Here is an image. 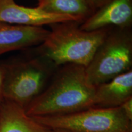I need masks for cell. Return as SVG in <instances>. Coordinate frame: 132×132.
Masks as SVG:
<instances>
[{
	"label": "cell",
	"instance_id": "6da1fadb",
	"mask_svg": "<svg viewBox=\"0 0 132 132\" xmlns=\"http://www.w3.org/2000/svg\"><path fill=\"white\" fill-rule=\"evenodd\" d=\"M95 89L87 80L85 67L75 64L59 66L44 91L24 110L31 117L82 111L93 107Z\"/></svg>",
	"mask_w": 132,
	"mask_h": 132
},
{
	"label": "cell",
	"instance_id": "7a4b0ae2",
	"mask_svg": "<svg viewBox=\"0 0 132 132\" xmlns=\"http://www.w3.org/2000/svg\"><path fill=\"white\" fill-rule=\"evenodd\" d=\"M80 24L72 21L50 25L51 30L36 51L57 67L75 64L86 67L110 28L86 31Z\"/></svg>",
	"mask_w": 132,
	"mask_h": 132
},
{
	"label": "cell",
	"instance_id": "3957f363",
	"mask_svg": "<svg viewBox=\"0 0 132 132\" xmlns=\"http://www.w3.org/2000/svg\"><path fill=\"white\" fill-rule=\"evenodd\" d=\"M3 64L5 69L3 99L24 110L44 91L58 67L36 51L31 56Z\"/></svg>",
	"mask_w": 132,
	"mask_h": 132
},
{
	"label": "cell",
	"instance_id": "277c9868",
	"mask_svg": "<svg viewBox=\"0 0 132 132\" xmlns=\"http://www.w3.org/2000/svg\"><path fill=\"white\" fill-rule=\"evenodd\" d=\"M131 70V28H110L85 67L87 80L95 87Z\"/></svg>",
	"mask_w": 132,
	"mask_h": 132
},
{
	"label": "cell",
	"instance_id": "5b68a950",
	"mask_svg": "<svg viewBox=\"0 0 132 132\" xmlns=\"http://www.w3.org/2000/svg\"><path fill=\"white\" fill-rule=\"evenodd\" d=\"M32 118L48 129L72 132H132V122L126 118L120 106L91 107L68 114Z\"/></svg>",
	"mask_w": 132,
	"mask_h": 132
},
{
	"label": "cell",
	"instance_id": "8992f818",
	"mask_svg": "<svg viewBox=\"0 0 132 132\" xmlns=\"http://www.w3.org/2000/svg\"><path fill=\"white\" fill-rule=\"evenodd\" d=\"M132 25V0H110L95 11L80 28L93 31L109 28H128Z\"/></svg>",
	"mask_w": 132,
	"mask_h": 132
},
{
	"label": "cell",
	"instance_id": "52a82bcc",
	"mask_svg": "<svg viewBox=\"0 0 132 132\" xmlns=\"http://www.w3.org/2000/svg\"><path fill=\"white\" fill-rule=\"evenodd\" d=\"M72 21H78L71 16L45 12L37 6L29 7L20 6L15 3L14 0L0 2V22L1 23L43 27L44 25Z\"/></svg>",
	"mask_w": 132,
	"mask_h": 132
},
{
	"label": "cell",
	"instance_id": "ba28073f",
	"mask_svg": "<svg viewBox=\"0 0 132 132\" xmlns=\"http://www.w3.org/2000/svg\"><path fill=\"white\" fill-rule=\"evenodd\" d=\"M49 30L41 26L11 24L0 22V55L11 51L39 45Z\"/></svg>",
	"mask_w": 132,
	"mask_h": 132
},
{
	"label": "cell",
	"instance_id": "9c48e42d",
	"mask_svg": "<svg viewBox=\"0 0 132 132\" xmlns=\"http://www.w3.org/2000/svg\"><path fill=\"white\" fill-rule=\"evenodd\" d=\"M132 97V70L95 86L93 107H119Z\"/></svg>",
	"mask_w": 132,
	"mask_h": 132
},
{
	"label": "cell",
	"instance_id": "30bf717a",
	"mask_svg": "<svg viewBox=\"0 0 132 132\" xmlns=\"http://www.w3.org/2000/svg\"><path fill=\"white\" fill-rule=\"evenodd\" d=\"M48 128L26 113L22 107L9 100L0 102V132H48Z\"/></svg>",
	"mask_w": 132,
	"mask_h": 132
},
{
	"label": "cell",
	"instance_id": "8fae6325",
	"mask_svg": "<svg viewBox=\"0 0 132 132\" xmlns=\"http://www.w3.org/2000/svg\"><path fill=\"white\" fill-rule=\"evenodd\" d=\"M37 7L50 14L69 16L81 23L93 11L85 0H39Z\"/></svg>",
	"mask_w": 132,
	"mask_h": 132
},
{
	"label": "cell",
	"instance_id": "7c38bea8",
	"mask_svg": "<svg viewBox=\"0 0 132 132\" xmlns=\"http://www.w3.org/2000/svg\"><path fill=\"white\" fill-rule=\"evenodd\" d=\"M120 108L126 118L132 122V97L123 102Z\"/></svg>",
	"mask_w": 132,
	"mask_h": 132
},
{
	"label": "cell",
	"instance_id": "4fadbf2b",
	"mask_svg": "<svg viewBox=\"0 0 132 132\" xmlns=\"http://www.w3.org/2000/svg\"><path fill=\"white\" fill-rule=\"evenodd\" d=\"M93 12L110 0H85Z\"/></svg>",
	"mask_w": 132,
	"mask_h": 132
},
{
	"label": "cell",
	"instance_id": "5bb4252c",
	"mask_svg": "<svg viewBox=\"0 0 132 132\" xmlns=\"http://www.w3.org/2000/svg\"><path fill=\"white\" fill-rule=\"evenodd\" d=\"M5 75V69L3 64H0V102L3 100V86Z\"/></svg>",
	"mask_w": 132,
	"mask_h": 132
},
{
	"label": "cell",
	"instance_id": "9a60e30c",
	"mask_svg": "<svg viewBox=\"0 0 132 132\" xmlns=\"http://www.w3.org/2000/svg\"><path fill=\"white\" fill-rule=\"evenodd\" d=\"M48 132H72L68 131V130H60V129H48Z\"/></svg>",
	"mask_w": 132,
	"mask_h": 132
},
{
	"label": "cell",
	"instance_id": "2e32d148",
	"mask_svg": "<svg viewBox=\"0 0 132 132\" xmlns=\"http://www.w3.org/2000/svg\"><path fill=\"white\" fill-rule=\"evenodd\" d=\"M11 1V0H0V2H2V1Z\"/></svg>",
	"mask_w": 132,
	"mask_h": 132
},
{
	"label": "cell",
	"instance_id": "e0dca14e",
	"mask_svg": "<svg viewBox=\"0 0 132 132\" xmlns=\"http://www.w3.org/2000/svg\"><path fill=\"white\" fill-rule=\"evenodd\" d=\"M38 1H39V0H38Z\"/></svg>",
	"mask_w": 132,
	"mask_h": 132
}]
</instances>
